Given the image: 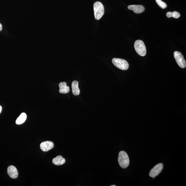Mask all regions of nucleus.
Instances as JSON below:
<instances>
[{
    "instance_id": "1",
    "label": "nucleus",
    "mask_w": 186,
    "mask_h": 186,
    "mask_svg": "<svg viewBox=\"0 0 186 186\" xmlns=\"http://www.w3.org/2000/svg\"><path fill=\"white\" fill-rule=\"evenodd\" d=\"M118 161L121 167L126 169L130 164L129 159L127 153L125 151H121L119 153Z\"/></svg>"
},
{
    "instance_id": "2",
    "label": "nucleus",
    "mask_w": 186,
    "mask_h": 186,
    "mask_svg": "<svg viewBox=\"0 0 186 186\" xmlns=\"http://www.w3.org/2000/svg\"><path fill=\"white\" fill-rule=\"evenodd\" d=\"M94 15L96 20H99L104 15V9L103 5L99 1H97L94 5Z\"/></svg>"
},
{
    "instance_id": "3",
    "label": "nucleus",
    "mask_w": 186,
    "mask_h": 186,
    "mask_svg": "<svg viewBox=\"0 0 186 186\" xmlns=\"http://www.w3.org/2000/svg\"><path fill=\"white\" fill-rule=\"evenodd\" d=\"M135 49L137 53L141 56H144L146 55V46L142 41L137 40L135 42Z\"/></svg>"
},
{
    "instance_id": "4",
    "label": "nucleus",
    "mask_w": 186,
    "mask_h": 186,
    "mask_svg": "<svg viewBox=\"0 0 186 186\" xmlns=\"http://www.w3.org/2000/svg\"><path fill=\"white\" fill-rule=\"evenodd\" d=\"M113 65L120 69L125 71L128 69L129 65L126 60L120 58H114L112 60Z\"/></svg>"
},
{
    "instance_id": "5",
    "label": "nucleus",
    "mask_w": 186,
    "mask_h": 186,
    "mask_svg": "<svg viewBox=\"0 0 186 186\" xmlns=\"http://www.w3.org/2000/svg\"><path fill=\"white\" fill-rule=\"evenodd\" d=\"M174 56L176 62L179 66L182 68H184L186 67V63L183 55L180 52L175 51L174 53Z\"/></svg>"
},
{
    "instance_id": "6",
    "label": "nucleus",
    "mask_w": 186,
    "mask_h": 186,
    "mask_svg": "<svg viewBox=\"0 0 186 186\" xmlns=\"http://www.w3.org/2000/svg\"><path fill=\"white\" fill-rule=\"evenodd\" d=\"M164 168V165L162 163L156 165L151 170L149 173L150 177H155L159 175L162 172Z\"/></svg>"
},
{
    "instance_id": "7",
    "label": "nucleus",
    "mask_w": 186,
    "mask_h": 186,
    "mask_svg": "<svg viewBox=\"0 0 186 186\" xmlns=\"http://www.w3.org/2000/svg\"><path fill=\"white\" fill-rule=\"evenodd\" d=\"M128 9L130 10H132L136 14H141L144 12L145 8L142 5H130L128 7Z\"/></svg>"
},
{
    "instance_id": "8",
    "label": "nucleus",
    "mask_w": 186,
    "mask_h": 186,
    "mask_svg": "<svg viewBox=\"0 0 186 186\" xmlns=\"http://www.w3.org/2000/svg\"><path fill=\"white\" fill-rule=\"evenodd\" d=\"M54 145L53 142L46 141L42 142L41 143L40 147L42 151L47 152L49 151L53 148Z\"/></svg>"
},
{
    "instance_id": "9",
    "label": "nucleus",
    "mask_w": 186,
    "mask_h": 186,
    "mask_svg": "<svg viewBox=\"0 0 186 186\" xmlns=\"http://www.w3.org/2000/svg\"><path fill=\"white\" fill-rule=\"evenodd\" d=\"M7 173L9 177L13 179H16L18 176L17 168L13 166H9L7 169Z\"/></svg>"
},
{
    "instance_id": "10",
    "label": "nucleus",
    "mask_w": 186,
    "mask_h": 186,
    "mask_svg": "<svg viewBox=\"0 0 186 186\" xmlns=\"http://www.w3.org/2000/svg\"><path fill=\"white\" fill-rule=\"evenodd\" d=\"M59 92L61 94H67L69 92L70 88L69 86H67L66 82H61L59 83Z\"/></svg>"
},
{
    "instance_id": "11",
    "label": "nucleus",
    "mask_w": 186,
    "mask_h": 186,
    "mask_svg": "<svg viewBox=\"0 0 186 186\" xmlns=\"http://www.w3.org/2000/svg\"><path fill=\"white\" fill-rule=\"evenodd\" d=\"M72 92L73 95L75 96L79 95L80 90L79 88V84L77 81H73L72 83Z\"/></svg>"
},
{
    "instance_id": "12",
    "label": "nucleus",
    "mask_w": 186,
    "mask_h": 186,
    "mask_svg": "<svg viewBox=\"0 0 186 186\" xmlns=\"http://www.w3.org/2000/svg\"><path fill=\"white\" fill-rule=\"evenodd\" d=\"M66 160L61 156H57L53 160V164L56 166L61 165L64 164Z\"/></svg>"
},
{
    "instance_id": "13",
    "label": "nucleus",
    "mask_w": 186,
    "mask_h": 186,
    "mask_svg": "<svg viewBox=\"0 0 186 186\" xmlns=\"http://www.w3.org/2000/svg\"><path fill=\"white\" fill-rule=\"evenodd\" d=\"M27 117L26 114L24 113H22L16 120V124L18 125H20L24 123L26 120Z\"/></svg>"
},
{
    "instance_id": "14",
    "label": "nucleus",
    "mask_w": 186,
    "mask_h": 186,
    "mask_svg": "<svg viewBox=\"0 0 186 186\" xmlns=\"http://www.w3.org/2000/svg\"><path fill=\"white\" fill-rule=\"evenodd\" d=\"M166 16L169 18L173 17L175 18H178L180 17V14L177 11H174L173 12H168L166 14Z\"/></svg>"
},
{
    "instance_id": "15",
    "label": "nucleus",
    "mask_w": 186,
    "mask_h": 186,
    "mask_svg": "<svg viewBox=\"0 0 186 186\" xmlns=\"http://www.w3.org/2000/svg\"><path fill=\"white\" fill-rule=\"evenodd\" d=\"M156 2L160 7L162 9H165L167 7V5L165 3L161 0H156Z\"/></svg>"
},
{
    "instance_id": "16",
    "label": "nucleus",
    "mask_w": 186,
    "mask_h": 186,
    "mask_svg": "<svg viewBox=\"0 0 186 186\" xmlns=\"http://www.w3.org/2000/svg\"><path fill=\"white\" fill-rule=\"evenodd\" d=\"M2 26L1 25V24L0 23V31H1L2 30Z\"/></svg>"
},
{
    "instance_id": "17",
    "label": "nucleus",
    "mask_w": 186,
    "mask_h": 186,
    "mask_svg": "<svg viewBox=\"0 0 186 186\" xmlns=\"http://www.w3.org/2000/svg\"><path fill=\"white\" fill-rule=\"evenodd\" d=\"M1 110H2V107H1V106H0V113H1Z\"/></svg>"
},
{
    "instance_id": "18",
    "label": "nucleus",
    "mask_w": 186,
    "mask_h": 186,
    "mask_svg": "<svg viewBox=\"0 0 186 186\" xmlns=\"http://www.w3.org/2000/svg\"><path fill=\"white\" fill-rule=\"evenodd\" d=\"M111 186H116V185H111Z\"/></svg>"
}]
</instances>
